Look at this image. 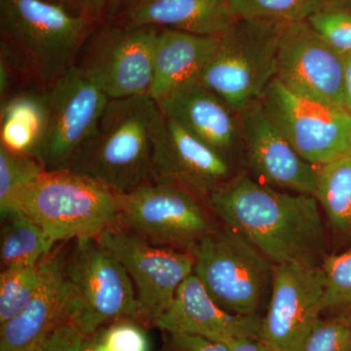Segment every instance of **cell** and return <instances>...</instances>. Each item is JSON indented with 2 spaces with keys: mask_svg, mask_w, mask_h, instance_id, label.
Instances as JSON below:
<instances>
[{
  "mask_svg": "<svg viewBox=\"0 0 351 351\" xmlns=\"http://www.w3.org/2000/svg\"><path fill=\"white\" fill-rule=\"evenodd\" d=\"M82 351H107L101 339L100 330L89 336H85Z\"/></svg>",
  "mask_w": 351,
  "mask_h": 351,
  "instance_id": "8d00e7d4",
  "label": "cell"
},
{
  "mask_svg": "<svg viewBox=\"0 0 351 351\" xmlns=\"http://www.w3.org/2000/svg\"><path fill=\"white\" fill-rule=\"evenodd\" d=\"M166 351H230L225 343L204 337L188 334H169Z\"/></svg>",
  "mask_w": 351,
  "mask_h": 351,
  "instance_id": "d6a6232c",
  "label": "cell"
},
{
  "mask_svg": "<svg viewBox=\"0 0 351 351\" xmlns=\"http://www.w3.org/2000/svg\"><path fill=\"white\" fill-rule=\"evenodd\" d=\"M262 320L260 315H239L221 308L193 274L182 281L154 326L168 334L195 335L226 345L235 339L260 341Z\"/></svg>",
  "mask_w": 351,
  "mask_h": 351,
  "instance_id": "e0dca14e",
  "label": "cell"
},
{
  "mask_svg": "<svg viewBox=\"0 0 351 351\" xmlns=\"http://www.w3.org/2000/svg\"><path fill=\"white\" fill-rule=\"evenodd\" d=\"M92 21L46 0H0L1 55L43 87L75 66Z\"/></svg>",
  "mask_w": 351,
  "mask_h": 351,
  "instance_id": "3957f363",
  "label": "cell"
},
{
  "mask_svg": "<svg viewBox=\"0 0 351 351\" xmlns=\"http://www.w3.org/2000/svg\"><path fill=\"white\" fill-rule=\"evenodd\" d=\"M276 77L291 91L346 110L345 60L306 21L284 25L276 52Z\"/></svg>",
  "mask_w": 351,
  "mask_h": 351,
  "instance_id": "5bb4252c",
  "label": "cell"
},
{
  "mask_svg": "<svg viewBox=\"0 0 351 351\" xmlns=\"http://www.w3.org/2000/svg\"><path fill=\"white\" fill-rule=\"evenodd\" d=\"M126 27H157L218 36L237 21L230 0H145L119 16Z\"/></svg>",
  "mask_w": 351,
  "mask_h": 351,
  "instance_id": "44dd1931",
  "label": "cell"
},
{
  "mask_svg": "<svg viewBox=\"0 0 351 351\" xmlns=\"http://www.w3.org/2000/svg\"><path fill=\"white\" fill-rule=\"evenodd\" d=\"M73 241L64 269L66 322L85 336L124 318L142 323L135 288L121 263L97 237Z\"/></svg>",
  "mask_w": 351,
  "mask_h": 351,
  "instance_id": "5b68a950",
  "label": "cell"
},
{
  "mask_svg": "<svg viewBox=\"0 0 351 351\" xmlns=\"http://www.w3.org/2000/svg\"><path fill=\"white\" fill-rule=\"evenodd\" d=\"M56 3L69 11L75 9L77 15H82L93 23L100 19L101 16L107 15V0H56Z\"/></svg>",
  "mask_w": 351,
  "mask_h": 351,
  "instance_id": "836d02e7",
  "label": "cell"
},
{
  "mask_svg": "<svg viewBox=\"0 0 351 351\" xmlns=\"http://www.w3.org/2000/svg\"><path fill=\"white\" fill-rule=\"evenodd\" d=\"M44 171L36 157L11 152L0 145V212L5 211L14 196Z\"/></svg>",
  "mask_w": 351,
  "mask_h": 351,
  "instance_id": "4316f807",
  "label": "cell"
},
{
  "mask_svg": "<svg viewBox=\"0 0 351 351\" xmlns=\"http://www.w3.org/2000/svg\"><path fill=\"white\" fill-rule=\"evenodd\" d=\"M332 3L341 5L343 3H351V0H332Z\"/></svg>",
  "mask_w": 351,
  "mask_h": 351,
  "instance_id": "ab89813d",
  "label": "cell"
},
{
  "mask_svg": "<svg viewBox=\"0 0 351 351\" xmlns=\"http://www.w3.org/2000/svg\"><path fill=\"white\" fill-rule=\"evenodd\" d=\"M84 339L77 328L64 322L44 339L39 351H82Z\"/></svg>",
  "mask_w": 351,
  "mask_h": 351,
  "instance_id": "1f68e13d",
  "label": "cell"
},
{
  "mask_svg": "<svg viewBox=\"0 0 351 351\" xmlns=\"http://www.w3.org/2000/svg\"><path fill=\"white\" fill-rule=\"evenodd\" d=\"M44 92L22 93L1 103L0 145L36 157L45 126Z\"/></svg>",
  "mask_w": 351,
  "mask_h": 351,
  "instance_id": "7402d4cb",
  "label": "cell"
},
{
  "mask_svg": "<svg viewBox=\"0 0 351 351\" xmlns=\"http://www.w3.org/2000/svg\"><path fill=\"white\" fill-rule=\"evenodd\" d=\"M173 120L232 162L240 145L237 113L200 82L176 90L158 101Z\"/></svg>",
  "mask_w": 351,
  "mask_h": 351,
  "instance_id": "d6986e66",
  "label": "cell"
},
{
  "mask_svg": "<svg viewBox=\"0 0 351 351\" xmlns=\"http://www.w3.org/2000/svg\"><path fill=\"white\" fill-rule=\"evenodd\" d=\"M218 43V36H197L160 27L154 46L149 96L158 103L176 90L200 82Z\"/></svg>",
  "mask_w": 351,
  "mask_h": 351,
  "instance_id": "ffe728a7",
  "label": "cell"
},
{
  "mask_svg": "<svg viewBox=\"0 0 351 351\" xmlns=\"http://www.w3.org/2000/svg\"><path fill=\"white\" fill-rule=\"evenodd\" d=\"M258 101L267 119L306 162L321 166L346 156L351 132V115L346 110L299 96L276 77Z\"/></svg>",
  "mask_w": 351,
  "mask_h": 351,
  "instance_id": "8fae6325",
  "label": "cell"
},
{
  "mask_svg": "<svg viewBox=\"0 0 351 351\" xmlns=\"http://www.w3.org/2000/svg\"><path fill=\"white\" fill-rule=\"evenodd\" d=\"M306 22L339 54H351V11L331 2Z\"/></svg>",
  "mask_w": 351,
  "mask_h": 351,
  "instance_id": "f1b7e54d",
  "label": "cell"
},
{
  "mask_svg": "<svg viewBox=\"0 0 351 351\" xmlns=\"http://www.w3.org/2000/svg\"><path fill=\"white\" fill-rule=\"evenodd\" d=\"M207 204L221 225L243 235L274 265L322 263L326 256L313 195L285 193L240 175L216 189Z\"/></svg>",
  "mask_w": 351,
  "mask_h": 351,
  "instance_id": "6da1fadb",
  "label": "cell"
},
{
  "mask_svg": "<svg viewBox=\"0 0 351 351\" xmlns=\"http://www.w3.org/2000/svg\"><path fill=\"white\" fill-rule=\"evenodd\" d=\"M130 0H107V16L110 19L117 17L120 14L125 11L129 5Z\"/></svg>",
  "mask_w": 351,
  "mask_h": 351,
  "instance_id": "74e56055",
  "label": "cell"
},
{
  "mask_svg": "<svg viewBox=\"0 0 351 351\" xmlns=\"http://www.w3.org/2000/svg\"><path fill=\"white\" fill-rule=\"evenodd\" d=\"M283 23L237 19L218 36L216 52L200 82L239 113L260 100L276 75Z\"/></svg>",
  "mask_w": 351,
  "mask_h": 351,
  "instance_id": "52a82bcc",
  "label": "cell"
},
{
  "mask_svg": "<svg viewBox=\"0 0 351 351\" xmlns=\"http://www.w3.org/2000/svg\"><path fill=\"white\" fill-rule=\"evenodd\" d=\"M332 0H230L237 19L290 23L307 21Z\"/></svg>",
  "mask_w": 351,
  "mask_h": 351,
  "instance_id": "d4e9b609",
  "label": "cell"
},
{
  "mask_svg": "<svg viewBox=\"0 0 351 351\" xmlns=\"http://www.w3.org/2000/svg\"><path fill=\"white\" fill-rule=\"evenodd\" d=\"M44 260L38 265L2 269L0 274V326L18 315L31 301L43 280Z\"/></svg>",
  "mask_w": 351,
  "mask_h": 351,
  "instance_id": "484cf974",
  "label": "cell"
},
{
  "mask_svg": "<svg viewBox=\"0 0 351 351\" xmlns=\"http://www.w3.org/2000/svg\"><path fill=\"white\" fill-rule=\"evenodd\" d=\"M313 196L332 230L351 240V157L318 166Z\"/></svg>",
  "mask_w": 351,
  "mask_h": 351,
  "instance_id": "cb8c5ba5",
  "label": "cell"
},
{
  "mask_svg": "<svg viewBox=\"0 0 351 351\" xmlns=\"http://www.w3.org/2000/svg\"><path fill=\"white\" fill-rule=\"evenodd\" d=\"M230 351H272L269 346L258 339H235L226 343Z\"/></svg>",
  "mask_w": 351,
  "mask_h": 351,
  "instance_id": "e575fe53",
  "label": "cell"
},
{
  "mask_svg": "<svg viewBox=\"0 0 351 351\" xmlns=\"http://www.w3.org/2000/svg\"><path fill=\"white\" fill-rule=\"evenodd\" d=\"M193 274L221 308L258 315L269 299L274 265L243 235L219 223L191 251Z\"/></svg>",
  "mask_w": 351,
  "mask_h": 351,
  "instance_id": "8992f818",
  "label": "cell"
},
{
  "mask_svg": "<svg viewBox=\"0 0 351 351\" xmlns=\"http://www.w3.org/2000/svg\"><path fill=\"white\" fill-rule=\"evenodd\" d=\"M41 343L39 345L34 346V348H31V350L27 351H39V348H40Z\"/></svg>",
  "mask_w": 351,
  "mask_h": 351,
  "instance_id": "b9f144b4",
  "label": "cell"
},
{
  "mask_svg": "<svg viewBox=\"0 0 351 351\" xmlns=\"http://www.w3.org/2000/svg\"><path fill=\"white\" fill-rule=\"evenodd\" d=\"M345 71H343V85H345L346 110L351 115V54L343 56Z\"/></svg>",
  "mask_w": 351,
  "mask_h": 351,
  "instance_id": "d590c367",
  "label": "cell"
},
{
  "mask_svg": "<svg viewBox=\"0 0 351 351\" xmlns=\"http://www.w3.org/2000/svg\"><path fill=\"white\" fill-rule=\"evenodd\" d=\"M159 29L117 23L103 27L88 36L75 66L110 100L149 95Z\"/></svg>",
  "mask_w": 351,
  "mask_h": 351,
  "instance_id": "9c48e42d",
  "label": "cell"
},
{
  "mask_svg": "<svg viewBox=\"0 0 351 351\" xmlns=\"http://www.w3.org/2000/svg\"><path fill=\"white\" fill-rule=\"evenodd\" d=\"M322 267L326 276L324 311L351 320V251L325 256Z\"/></svg>",
  "mask_w": 351,
  "mask_h": 351,
  "instance_id": "83f0119b",
  "label": "cell"
},
{
  "mask_svg": "<svg viewBox=\"0 0 351 351\" xmlns=\"http://www.w3.org/2000/svg\"><path fill=\"white\" fill-rule=\"evenodd\" d=\"M325 292L322 263L295 261L276 265L260 341L272 351H302L324 311Z\"/></svg>",
  "mask_w": 351,
  "mask_h": 351,
  "instance_id": "7c38bea8",
  "label": "cell"
},
{
  "mask_svg": "<svg viewBox=\"0 0 351 351\" xmlns=\"http://www.w3.org/2000/svg\"><path fill=\"white\" fill-rule=\"evenodd\" d=\"M97 239L130 276L143 324L154 326L182 281L193 274L195 258L189 252L159 246L119 228H108Z\"/></svg>",
  "mask_w": 351,
  "mask_h": 351,
  "instance_id": "4fadbf2b",
  "label": "cell"
},
{
  "mask_svg": "<svg viewBox=\"0 0 351 351\" xmlns=\"http://www.w3.org/2000/svg\"><path fill=\"white\" fill-rule=\"evenodd\" d=\"M302 351H351V320L341 316L319 319Z\"/></svg>",
  "mask_w": 351,
  "mask_h": 351,
  "instance_id": "f546056e",
  "label": "cell"
},
{
  "mask_svg": "<svg viewBox=\"0 0 351 351\" xmlns=\"http://www.w3.org/2000/svg\"><path fill=\"white\" fill-rule=\"evenodd\" d=\"M346 156L351 157V132L350 138H348V149H346Z\"/></svg>",
  "mask_w": 351,
  "mask_h": 351,
  "instance_id": "f35d334b",
  "label": "cell"
},
{
  "mask_svg": "<svg viewBox=\"0 0 351 351\" xmlns=\"http://www.w3.org/2000/svg\"><path fill=\"white\" fill-rule=\"evenodd\" d=\"M43 92L45 126L36 158L45 171L69 170L110 99L76 66Z\"/></svg>",
  "mask_w": 351,
  "mask_h": 351,
  "instance_id": "30bf717a",
  "label": "cell"
},
{
  "mask_svg": "<svg viewBox=\"0 0 351 351\" xmlns=\"http://www.w3.org/2000/svg\"><path fill=\"white\" fill-rule=\"evenodd\" d=\"M143 323L130 318L114 321L100 329L107 351H151Z\"/></svg>",
  "mask_w": 351,
  "mask_h": 351,
  "instance_id": "4dcf8cb0",
  "label": "cell"
},
{
  "mask_svg": "<svg viewBox=\"0 0 351 351\" xmlns=\"http://www.w3.org/2000/svg\"><path fill=\"white\" fill-rule=\"evenodd\" d=\"M165 120L160 106L149 95L108 101L69 170L117 195L142 188L152 182V152Z\"/></svg>",
  "mask_w": 351,
  "mask_h": 351,
  "instance_id": "7a4b0ae2",
  "label": "cell"
},
{
  "mask_svg": "<svg viewBox=\"0 0 351 351\" xmlns=\"http://www.w3.org/2000/svg\"><path fill=\"white\" fill-rule=\"evenodd\" d=\"M145 1V0H130V2H129V5L127 7V9L130 8V7L136 5V4L140 3V2ZM126 9V10H127ZM124 12V11H123Z\"/></svg>",
  "mask_w": 351,
  "mask_h": 351,
  "instance_id": "60d3db41",
  "label": "cell"
},
{
  "mask_svg": "<svg viewBox=\"0 0 351 351\" xmlns=\"http://www.w3.org/2000/svg\"><path fill=\"white\" fill-rule=\"evenodd\" d=\"M114 228L128 230L159 246L189 252L218 228L205 201L174 186L149 182L119 195Z\"/></svg>",
  "mask_w": 351,
  "mask_h": 351,
  "instance_id": "ba28073f",
  "label": "cell"
},
{
  "mask_svg": "<svg viewBox=\"0 0 351 351\" xmlns=\"http://www.w3.org/2000/svg\"><path fill=\"white\" fill-rule=\"evenodd\" d=\"M54 241L38 223L19 209L1 214L2 269L38 265L53 251Z\"/></svg>",
  "mask_w": 351,
  "mask_h": 351,
  "instance_id": "603a6c76",
  "label": "cell"
},
{
  "mask_svg": "<svg viewBox=\"0 0 351 351\" xmlns=\"http://www.w3.org/2000/svg\"><path fill=\"white\" fill-rule=\"evenodd\" d=\"M100 182L71 170L44 171L21 189L9 210L19 209L58 242L98 237L114 228L119 201Z\"/></svg>",
  "mask_w": 351,
  "mask_h": 351,
  "instance_id": "277c9868",
  "label": "cell"
},
{
  "mask_svg": "<svg viewBox=\"0 0 351 351\" xmlns=\"http://www.w3.org/2000/svg\"><path fill=\"white\" fill-rule=\"evenodd\" d=\"M237 115L245 162L257 181L272 188L314 195L318 166L298 154L267 119L260 101Z\"/></svg>",
  "mask_w": 351,
  "mask_h": 351,
  "instance_id": "9a60e30c",
  "label": "cell"
},
{
  "mask_svg": "<svg viewBox=\"0 0 351 351\" xmlns=\"http://www.w3.org/2000/svg\"><path fill=\"white\" fill-rule=\"evenodd\" d=\"M232 178L230 160L166 119L152 152V184L184 189L207 203L209 196Z\"/></svg>",
  "mask_w": 351,
  "mask_h": 351,
  "instance_id": "2e32d148",
  "label": "cell"
},
{
  "mask_svg": "<svg viewBox=\"0 0 351 351\" xmlns=\"http://www.w3.org/2000/svg\"><path fill=\"white\" fill-rule=\"evenodd\" d=\"M60 247L44 260L43 280L18 315L0 326V351H27L66 322L64 260Z\"/></svg>",
  "mask_w": 351,
  "mask_h": 351,
  "instance_id": "ac0fdd59",
  "label": "cell"
}]
</instances>
